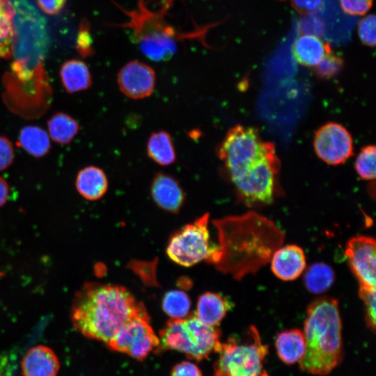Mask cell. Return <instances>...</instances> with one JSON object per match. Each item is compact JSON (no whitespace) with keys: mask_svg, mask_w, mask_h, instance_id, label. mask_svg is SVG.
<instances>
[{"mask_svg":"<svg viewBox=\"0 0 376 376\" xmlns=\"http://www.w3.org/2000/svg\"><path fill=\"white\" fill-rule=\"evenodd\" d=\"M66 0H37L39 7L49 15L58 13L63 8Z\"/></svg>","mask_w":376,"mask_h":376,"instance_id":"74e56055","label":"cell"},{"mask_svg":"<svg viewBox=\"0 0 376 376\" xmlns=\"http://www.w3.org/2000/svg\"><path fill=\"white\" fill-rule=\"evenodd\" d=\"M159 336V347L162 350L178 351L196 361L217 352L221 344L219 329L203 324L195 315L171 318Z\"/></svg>","mask_w":376,"mask_h":376,"instance_id":"8992f818","label":"cell"},{"mask_svg":"<svg viewBox=\"0 0 376 376\" xmlns=\"http://www.w3.org/2000/svg\"><path fill=\"white\" fill-rule=\"evenodd\" d=\"M376 22L374 15L362 18L358 24V34L362 43L368 47L375 45Z\"/></svg>","mask_w":376,"mask_h":376,"instance_id":"1f68e13d","label":"cell"},{"mask_svg":"<svg viewBox=\"0 0 376 376\" xmlns=\"http://www.w3.org/2000/svg\"><path fill=\"white\" fill-rule=\"evenodd\" d=\"M9 186L7 181L0 176V207L3 206L8 198Z\"/></svg>","mask_w":376,"mask_h":376,"instance_id":"f35d334b","label":"cell"},{"mask_svg":"<svg viewBox=\"0 0 376 376\" xmlns=\"http://www.w3.org/2000/svg\"><path fill=\"white\" fill-rule=\"evenodd\" d=\"M18 144L26 152L35 157L46 155L51 148L49 136L38 126L27 125L21 129Z\"/></svg>","mask_w":376,"mask_h":376,"instance_id":"cb8c5ba5","label":"cell"},{"mask_svg":"<svg viewBox=\"0 0 376 376\" xmlns=\"http://www.w3.org/2000/svg\"><path fill=\"white\" fill-rule=\"evenodd\" d=\"M313 146L316 155L329 165L341 164L353 155L351 134L336 123H326L315 132Z\"/></svg>","mask_w":376,"mask_h":376,"instance_id":"7c38bea8","label":"cell"},{"mask_svg":"<svg viewBox=\"0 0 376 376\" xmlns=\"http://www.w3.org/2000/svg\"><path fill=\"white\" fill-rule=\"evenodd\" d=\"M62 84L67 92L74 93L89 88L92 77L87 65L77 59L65 62L60 69Z\"/></svg>","mask_w":376,"mask_h":376,"instance_id":"7402d4cb","label":"cell"},{"mask_svg":"<svg viewBox=\"0 0 376 376\" xmlns=\"http://www.w3.org/2000/svg\"><path fill=\"white\" fill-rule=\"evenodd\" d=\"M276 354L287 365L300 361L306 351L304 332L299 329H287L279 332L275 339Z\"/></svg>","mask_w":376,"mask_h":376,"instance_id":"ffe728a7","label":"cell"},{"mask_svg":"<svg viewBox=\"0 0 376 376\" xmlns=\"http://www.w3.org/2000/svg\"><path fill=\"white\" fill-rule=\"evenodd\" d=\"M221 257L218 267L237 279L255 273L283 241L282 231L269 219L251 212L216 222Z\"/></svg>","mask_w":376,"mask_h":376,"instance_id":"6da1fadb","label":"cell"},{"mask_svg":"<svg viewBox=\"0 0 376 376\" xmlns=\"http://www.w3.org/2000/svg\"><path fill=\"white\" fill-rule=\"evenodd\" d=\"M76 48L83 56L92 54V38L86 24L82 23L77 37Z\"/></svg>","mask_w":376,"mask_h":376,"instance_id":"836d02e7","label":"cell"},{"mask_svg":"<svg viewBox=\"0 0 376 376\" xmlns=\"http://www.w3.org/2000/svg\"><path fill=\"white\" fill-rule=\"evenodd\" d=\"M280 167L274 147L252 166L228 178L246 204H269L276 194Z\"/></svg>","mask_w":376,"mask_h":376,"instance_id":"30bf717a","label":"cell"},{"mask_svg":"<svg viewBox=\"0 0 376 376\" xmlns=\"http://www.w3.org/2000/svg\"><path fill=\"white\" fill-rule=\"evenodd\" d=\"M343 65L342 57L331 51L313 68V71L320 78L329 79L336 76L340 71Z\"/></svg>","mask_w":376,"mask_h":376,"instance_id":"f546056e","label":"cell"},{"mask_svg":"<svg viewBox=\"0 0 376 376\" xmlns=\"http://www.w3.org/2000/svg\"><path fill=\"white\" fill-rule=\"evenodd\" d=\"M323 0H292V7L299 13L308 15L318 11Z\"/></svg>","mask_w":376,"mask_h":376,"instance_id":"8d00e7d4","label":"cell"},{"mask_svg":"<svg viewBox=\"0 0 376 376\" xmlns=\"http://www.w3.org/2000/svg\"><path fill=\"white\" fill-rule=\"evenodd\" d=\"M331 52V45L318 37L302 34L294 41L292 53L294 60L299 64L314 68Z\"/></svg>","mask_w":376,"mask_h":376,"instance_id":"ac0fdd59","label":"cell"},{"mask_svg":"<svg viewBox=\"0 0 376 376\" xmlns=\"http://www.w3.org/2000/svg\"><path fill=\"white\" fill-rule=\"evenodd\" d=\"M270 260L272 272L283 281L297 279L306 268L304 252L301 247L295 244L279 247Z\"/></svg>","mask_w":376,"mask_h":376,"instance_id":"2e32d148","label":"cell"},{"mask_svg":"<svg viewBox=\"0 0 376 376\" xmlns=\"http://www.w3.org/2000/svg\"><path fill=\"white\" fill-rule=\"evenodd\" d=\"M170 376H203V375L195 363L183 361L174 366Z\"/></svg>","mask_w":376,"mask_h":376,"instance_id":"d590c367","label":"cell"},{"mask_svg":"<svg viewBox=\"0 0 376 376\" xmlns=\"http://www.w3.org/2000/svg\"><path fill=\"white\" fill-rule=\"evenodd\" d=\"M14 10L11 73L24 79L42 70L49 37L46 21L29 0H10Z\"/></svg>","mask_w":376,"mask_h":376,"instance_id":"5b68a950","label":"cell"},{"mask_svg":"<svg viewBox=\"0 0 376 376\" xmlns=\"http://www.w3.org/2000/svg\"><path fill=\"white\" fill-rule=\"evenodd\" d=\"M14 148L10 141L0 136V171L8 169L13 162Z\"/></svg>","mask_w":376,"mask_h":376,"instance_id":"e575fe53","label":"cell"},{"mask_svg":"<svg viewBox=\"0 0 376 376\" xmlns=\"http://www.w3.org/2000/svg\"><path fill=\"white\" fill-rule=\"evenodd\" d=\"M341 331L338 301L327 297L313 301L304 322L306 351L300 369L323 376L336 368L343 357Z\"/></svg>","mask_w":376,"mask_h":376,"instance_id":"3957f363","label":"cell"},{"mask_svg":"<svg viewBox=\"0 0 376 376\" xmlns=\"http://www.w3.org/2000/svg\"><path fill=\"white\" fill-rule=\"evenodd\" d=\"M59 368V360L54 351L43 345L31 347L21 361L23 376H57Z\"/></svg>","mask_w":376,"mask_h":376,"instance_id":"e0dca14e","label":"cell"},{"mask_svg":"<svg viewBox=\"0 0 376 376\" xmlns=\"http://www.w3.org/2000/svg\"><path fill=\"white\" fill-rule=\"evenodd\" d=\"M148 156L161 166H169L176 160V153L171 134L165 130L152 132L148 137Z\"/></svg>","mask_w":376,"mask_h":376,"instance_id":"603a6c76","label":"cell"},{"mask_svg":"<svg viewBox=\"0 0 376 376\" xmlns=\"http://www.w3.org/2000/svg\"><path fill=\"white\" fill-rule=\"evenodd\" d=\"M230 308V304L226 297L219 293L207 292L198 299L195 316L203 324L216 327Z\"/></svg>","mask_w":376,"mask_h":376,"instance_id":"44dd1931","label":"cell"},{"mask_svg":"<svg viewBox=\"0 0 376 376\" xmlns=\"http://www.w3.org/2000/svg\"><path fill=\"white\" fill-rule=\"evenodd\" d=\"M159 345V338L149 324L148 315L130 320L107 345L138 360L146 359Z\"/></svg>","mask_w":376,"mask_h":376,"instance_id":"8fae6325","label":"cell"},{"mask_svg":"<svg viewBox=\"0 0 376 376\" xmlns=\"http://www.w3.org/2000/svg\"><path fill=\"white\" fill-rule=\"evenodd\" d=\"M148 315L125 287L86 283L73 299L70 320L74 328L88 338L106 345L132 318Z\"/></svg>","mask_w":376,"mask_h":376,"instance_id":"7a4b0ae2","label":"cell"},{"mask_svg":"<svg viewBox=\"0 0 376 376\" xmlns=\"http://www.w3.org/2000/svg\"><path fill=\"white\" fill-rule=\"evenodd\" d=\"M49 136L61 145L70 143L79 130L78 122L63 112L54 113L47 121Z\"/></svg>","mask_w":376,"mask_h":376,"instance_id":"d4e9b609","label":"cell"},{"mask_svg":"<svg viewBox=\"0 0 376 376\" xmlns=\"http://www.w3.org/2000/svg\"><path fill=\"white\" fill-rule=\"evenodd\" d=\"M156 75L149 65L139 61L125 64L117 75L120 91L127 97L139 100L150 96L155 88Z\"/></svg>","mask_w":376,"mask_h":376,"instance_id":"5bb4252c","label":"cell"},{"mask_svg":"<svg viewBox=\"0 0 376 376\" xmlns=\"http://www.w3.org/2000/svg\"><path fill=\"white\" fill-rule=\"evenodd\" d=\"M162 308L170 318L182 319L188 316L191 301L185 292L173 290L165 294L162 300Z\"/></svg>","mask_w":376,"mask_h":376,"instance_id":"83f0119b","label":"cell"},{"mask_svg":"<svg viewBox=\"0 0 376 376\" xmlns=\"http://www.w3.org/2000/svg\"><path fill=\"white\" fill-rule=\"evenodd\" d=\"M150 194L157 206L175 214L180 210L185 200V193L178 180L162 171L155 174Z\"/></svg>","mask_w":376,"mask_h":376,"instance_id":"9a60e30c","label":"cell"},{"mask_svg":"<svg viewBox=\"0 0 376 376\" xmlns=\"http://www.w3.org/2000/svg\"><path fill=\"white\" fill-rule=\"evenodd\" d=\"M354 169L362 180H374L376 169V148L375 145L363 146L356 157Z\"/></svg>","mask_w":376,"mask_h":376,"instance_id":"f1b7e54d","label":"cell"},{"mask_svg":"<svg viewBox=\"0 0 376 376\" xmlns=\"http://www.w3.org/2000/svg\"><path fill=\"white\" fill-rule=\"evenodd\" d=\"M335 274L332 268L323 263H315L306 271L304 281L307 290L314 294H322L333 285Z\"/></svg>","mask_w":376,"mask_h":376,"instance_id":"484cf974","label":"cell"},{"mask_svg":"<svg viewBox=\"0 0 376 376\" xmlns=\"http://www.w3.org/2000/svg\"><path fill=\"white\" fill-rule=\"evenodd\" d=\"M376 288H370L359 285V295L366 306V322L368 327L375 332V297Z\"/></svg>","mask_w":376,"mask_h":376,"instance_id":"4dcf8cb0","label":"cell"},{"mask_svg":"<svg viewBox=\"0 0 376 376\" xmlns=\"http://www.w3.org/2000/svg\"><path fill=\"white\" fill-rule=\"evenodd\" d=\"M274 147L256 128L237 125L227 132L216 153L228 178L252 166Z\"/></svg>","mask_w":376,"mask_h":376,"instance_id":"ba28073f","label":"cell"},{"mask_svg":"<svg viewBox=\"0 0 376 376\" xmlns=\"http://www.w3.org/2000/svg\"><path fill=\"white\" fill-rule=\"evenodd\" d=\"M172 0H162V7L152 9L145 0H139L135 9L123 10L128 20L120 26L127 29L130 39L142 54L154 61L169 60L177 52L179 43L197 38L206 33L208 27L182 32L165 20Z\"/></svg>","mask_w":376,"mask_h":376,"instance_id":"277c9868","label":"cell"},{"mask_svg":"<svg viewBox=\"0 0 376 376\" xmlns=\"http://www.w3.org/2000/svg\"><path fill=\"white\" fill-rule=\"evenodd\" d=\"M216 352L219 356L214 363V376H269L264 366L268 347L254 326L249 328L244 343L229 338Z\"/></svg>","mask_w":376,"mask_h":376,"instance_id":"52a82bcc","label":"cell"},{"mask_svg":"<svg viewBox=\"0 0 376 376\" xmlns=\"http://www.w3.org/2000/svg\"><path fill=\"white\" fill-rule=\"evenodd\" d=\"M345 255L359 285L376 288V243L368 236H357L347 243Z\"/></svg>","mask_w":376,"mask_h":376,"instance_id":"4fadbf2b","label":"cell"},{"mask_svg":"<svg viewBox=\"0 0 376 376\" xmlns=\"http://www.w3.org/2000/svg\"><path fill=\"white\" fill-rule=\"evenodd\" d=\"M108 180L104 171L97 166H88L77 173L75 187L79 194L88 201L102 198L108 189Z\"/></svg>","mask_w":376,"mask_h":376,"instance_id":"d6986e66","label":"cell"},{"mask_svg":"<svg viewBox=\"0 0 376 376\" xmlns=\"http://www.w3.org/2000/svg\"><path fill=\"white\" fill-rule=\"evenodd\" d=\"M373 0H340L343 10L350 15H364L371 8Z\"/></svg>","mask_w":376,"mask_h":376,"instance_id":"d6a6232c","label":"cell"},{"mask_svg":"<svg viewBox=\"0 0 376 376\" xmlns=\"http://www.w3.org/2000/svg\"><path fill=\"white\" fill-rule=\"evenodd\" d=\"M208 220L209 214L205 213L171 237L166 253L171 260L184 267L194 265L203 260L219 263L221 252L219 247L210 243Z\"/></svg>","mask_w":376,"mask_h":376,"instance_id":"9c48e42d","label":"cell"},{"mask_svg":"<svg viewBox=\"0 0 376 376\" xmlns=\"http://www.w3.org/2000/svg\"><path fill=\"white\" fill-rule=\"evenodd\" d=\"M14 10L10 0H0V59L13 54Z\"/></svg>","mask_w":376,"mask_h":376,"instance_id":"4316f807","label":"cell"}]
</instances>
